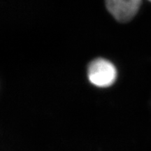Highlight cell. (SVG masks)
I'll return each instance as SVG.
<instances>
[{"label": "cell", "mask_w": 151, "mask_h": 151, "mask_svg": "<svg viewBox=\"0 0 151 151\" xmlns=\"http://www.w3.org/2000/svg\"><path fill=\"white\" fill-rule=\"evenodd\" d=\"M89 81L94 86L99 88H106L112 85L117 77L115 66L103 58L94 60L90 64L88 69Z\"/></svg>", "instance_id": "cell-1"}, {"label": "cell", "mask_w": 151, "mask_h": 151, "mask_svg": "<svg viewBox=\"0 0 151 151\" xmlns=\"http://www.w3.org/2000/svg\"><path fill=\"white\" fill-rule=\"evenodd\" d=\"M141 0H106V6L117 21L129 22L139 12Z\"/></svg>", "instance_id": "cell-2"}, {"label": "cell", "mask_w": 151, "mask_h": 151, "mask_svg": "<svg viewBox=\"0 0 151 151\" xmlns=\"http://www.w3.org/2000/svg\"><path fill=\"white\" fill-rule=\"evenodd\" d=\"M149 1H151V0H149Z\"/></svg>", "instance_id": "cell-3"}]
</instances>
